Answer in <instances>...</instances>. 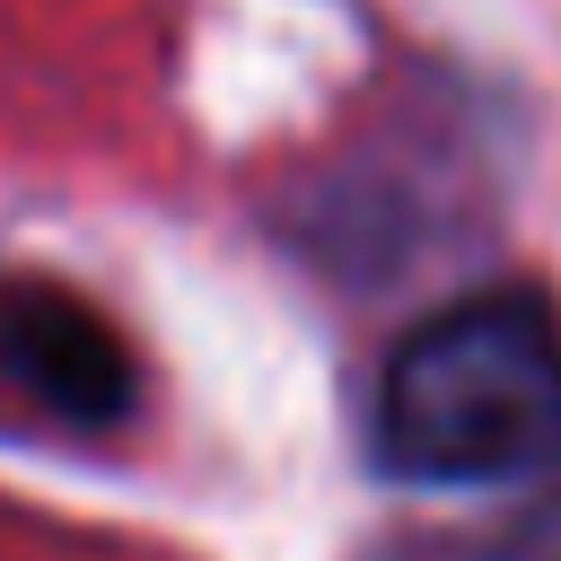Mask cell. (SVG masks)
<instances>
[{"label": "cell", "instance_id": "1", "mask_svg": "<svg viewBox=\"0 0 561 561\" xmlns=\"http://www.w3.org/2000/svg\"><path fill=\"white\" fill-rule=\"evenodd\" d=\"M377 456L403 482H535L561 465V316L473 289L421 316L377 377Z\"/></svg>", "mask_w": 561, "mask_h": 561}, {"label": "cell", "instance_id": "2", "mask_svg": "<svg viewBox=\"0 0 561 561\" xmlns=\"http://www.w3.org/2000/svg\"><path fill=\"white\" fill-rule=\"evenodd\" d=\"M0 412L53 430H114L131 412L123 333L53 280H0Z\"/></svg>", "mask_w": 561, "mask_h": 561}, {"label": "cell", "instance_id": "3", "mask_svg": "<svg viewBox=\"0 0 561 561\" xmlns=\"http://www.w3.org/2000/svg\"><path fill=\"white\" fill-rule=\"evenodd\" d=\"M508 561H561V465L535 473V500L508 526Z\"/></svg>", "mask_w": 561, "mask_h": 561}, {"label": "cell", "instance_id": "4", "mask_svg": "<svg viewBox=\"0 0 561 561\" xmlns=\"http://www.w3.org/2000/svg\"><path fill=\"white\" fill-rule=\"evenodd\" d=\"M368 561H465L456 543H377Z\"/></svg>", "mask_w": 561, "mask_h": 561}]
</instances>
